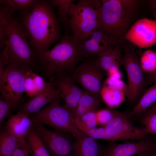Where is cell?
Here are the masks:
<instances>
[{
	"instance_id": "cell-1",
	"label": "cell",
	"mask_w": 156,
	"mask_h": 156,
	"mask_svg": "<svg viewBox=\"0 0 156 156\" xmlns=\"http://www.w3.org/2000/svg\"><path fill=\"white\" fill-rule=\"evenodd\" d=\"M54 7L49 1L38 0L31 10L21 13V23L29 45L38 55L60 39V30Z\"/></svg>"
},
{
	"instance_id": "cell-2",
	"label": "cell",
	"mask_w": 156,
	"mask_h": 156,
	"mask_svg": "<svg viewBox=\"0 0 156 156\" xmlns=\"http://www.w3.org/2000/svg\"><path fill=\"white\" fill-rule=\"evenodd\" d=\"M12 14L5 5L1 4L0 20L5 25L8 40L0 60L5 66L11 65L26 70H34L39 67L38 55L31 47L23 25L13 18Z\"/></svg>"
},
{
	"instance_id": "cell-3",
	"label": "cell",
	"mask_w": 156,
	"mask_h": 156,
	"mask_svg": "<svg viewBox=\"0 0 156 156\" xmlns=\"http://www.w3.org/2000/svg\"><path fill=\"white\" fill-rule=\"evenodd\" d=\"M38 57L39 67L50 79L57 73L69 75L86 58L79 39L68 34L53 48Z\"/></svg>"
},
{
	"instance_id": "cell-4",
	"label": "cell",
	"mask_w": 156,
	"mask_h": 156,
	"mask_svg": "<svg viewBox=\"0 0 156 156\" xmlns=\"http://www.w3.org/2000/svg\"><path fill=\"white\" fill-rule=\"evenodd\" d=\"M60 101L58 95L47 105L30 117L34 123L47 125L56 131L69 133L74 138L80 130L76 125L72 112Z\"/></svg>"
},
{
	"instance_id": "cell-5",
	"label": "cell",
	"mask_w": 156,
	"mask_h": 156,
	"mask_svg": "<svg viewBox=\"0 0 156 156\" xmlns=\"http://www.w3.org/2000/svg\"><path fill=\"white\" fill-rule=\"evenodd\" d=\"M101 1L80 0L71 7L68 28L79 39L98 29L99 10Z\"/></svg>"
},
{
	"instance_id": "cell-6",
	"label": "cell",
	"mask_w": 156,
	"mask_h": 156,
	"mask_svg": "<svg viewBox=\"0 0 156 156\" xmlns=\"http://www.w3.org/2000/svg\"><path fill=\"white\" fill-rule=\"evenodd\" d=\"M99 10V27L107 36L120 41L130 20L120 0H102Z\"/></svg>"
},
{
	"instance_id": "cell-7",
	"label": "cell",
	"mask_w": 156,
	"mask_h": 156,
	"mask_svg": "<svg viewBox=\"0 0 156 156\" xmlns=\"http://www.w3.org/2000/svg\"><path fill=\"white\" fill-rule=\"evenodd\" d=\"M104 73L96 60L88 59L78 64L69 75L77 85L99 98Z\"/></svg>"
},
{
	"instance_id": "cell-8",
	"label": "cell",
	"mask_w": 156,
	"mask_h": 156,
	"mask_svg": "<svg viewBox=\"0 0 156 156\" xmlns=\"http://www.w3.org/2000/svg\"><path fill=\"white\" fill-rule=\"evenodd\" d=\"M104 127L111 142L124 140H141L148 138L149 134L144 126L133 125L127 115L115 110L112 119Z\"/></svg>"
},
{
	"instance_id": "cell-9",
	"label": "cell",
	"mask_w": 156,
	"mask_h": 156,
	"mask_svg": "<svg viewBox=\"0 0 156 156\" xmlns=\"http://www.w3.org/2000/svg\"><path fill=\"white\" fill-rule=\"evenodd\" d=\"M27 71L9 65L5 66L4 72L0 74L1 96L16 105L24 100L23 94Z\"/></svg>"
},
{
	"instance_id": "cell-10",
	"label": "cell",
	"mask_w": 156,
	"mask_h": 156,
	"mask_svg": "<svg viewBox=\"0 0 156 156\" xmlns=\"http://www.w3.org/2000/svg\"><path fill=\"white\" fill-rule=\"evenodd\" d=\"M125 53L120 64L124 68L127 74L129 88L128 101H134L138 98L145 84L144 70L140 59L127 47H124Z\"/></svg>"
},
{
	"instance_id": "cell-11",
	"label": "cell",
	"mask_w": 156,
	"mask_h": 156,
	"mask_svg": "<svg viewBox=\"0 0 156 156\" xmlns=\"http://www.w3.org/2000/svg\"><path fill=\"white\" fill-rule=\"evenodd\" d=\"M34 123L51 156H72L74 140L69 133L52 131L42 124Z\"/></svg>"
},
{
	"instance_id": "cell-12",
	"label": "cell",
	"mask_w": 156,
	"mask_h": 156,
	"mask_svg": "<svg viewBox=\"0 0 156 156\" xmlns=\"http://www.w3.org/2000/svg\"><path fill=\"white\" fill-rule=\"evenodd\" d=\"M124 39L141 48L156 44V21L144 18L136 22Z\"/></svg>"
},
{
	"instance_id": "cell-13",
	"label": "cell",
	"mask_w": 156,
	"mask_h": 156,
	"mask_svg": "<svg viewBox=\"0 0 156 156\" xmlns=\"http://www.w3.org/2000/svg\"><path fill=\"white\" fill-rule=\"evenodd\" d=\"M50 79L59 96L64 104L73 113L85 90L78 86L70 75L65 73L55 74Z\"/></svg>"
},
{
	"instance_id": "cell-14",
	"label": "cell",
	"mask_w": 156,
	"mask_h": 156,
	"mask_svg": "<svg viewBox=\"0 0 156 156\" xmlns=\"http://www.w3.org/2000/svg\"><path fill=\"white\" fill-rule=\"evenodd\" d=\"M79 40L87 58L99 57L106 50L120 41L107 36L98 29Z\"/></svg>"
},
{
	"instance_id": "cell-15",
	"label": "cell",
	"mask_w": 156,
	"mask_h": 156,
	"mask_svg": "<svg viewBox=\"0 0 156 156\" xmlns=\"http://www.w3.org/2000/svg\"><path fill=\"white\" fill-rule=\"evenodd\" d=\"M156 149V142L145 139L122 143L112 142L105 148L102 156H136Z\"/></svg>"
},
{
	"instance_id": "cell-16",
	"label": "cell",
	"mask_w": 156,
	"mask_h": 156,
	"mask_svg": "<svg viewBox=\"0 0 156 156\" xmlns=\"http://www.w3.org/2000/svg\"><path fill=\"white\" fill-rule=\"evenodd\" d=\"M74 139L72 156H102L105 148L84 132L80 130Z\"/></svg>"
},
{
	"instance_id": "cell-17",
	"label": "cell",
	"mask_w": 156,
	"mask_h": 156,
	"mask_svg": "<svg viewBox=\"0 0 156 156\" xmlns=\"http://www.w3.org/2000/svg\"><path fill=\"white\" fill-rule=\"evenodd\" d=\"M58 96L51 79L45 90L34 97L22 107L21 111L29 116L39 111Z\"/></svg>"
},
{
	"instance_id": "cell-18",
	"label": "cell",
	"mask_w": 156,
	"mask_h": 156,
	"mask_svg": "<svg viewBox=\"0 0 156 156\" xmlns=\"http://www.w3.org/2000/svg\"><path fill=\"white\" fill-rule=\"evenodd\" d=\"M34 125L30 116L20 111L10 117L5 130L20 140L24 141Z\"/></svg>"
},
{
	"instance_id": "cell-19",
	"label": "cell",
	"mask_w": 156,
	"mask_h": 156,
	"mask_svg": "<svg viewBox=\"0 0 156 156\" xmlns=\"http://www.w3.org/2000/svg\"><path fill=\"white\" fill-rule=\"evenodd\" d=\"M119 43L106 50L96 60L98 66L105 73L108 74L120 70L122 57Z\"/></svg>"
},
{
	"instance_id": "cell-20",
	"label": "cell",
	"mask_w": 156,
	"mask_h": 156,
	"mask_svg": "<svg viewBox=\"0 0 156 156\" xmlns=\"http://www.w3.org/2000/svg\"><path fill=\"white\" fill-rule=\"evenodd\" d=\"M48 83L33 70H28L25 75L24 92L27 96L32 99L44 91Z\"/></svg>"
},
{
	"instance_id": "cell-21",
	"label": "cell",
	"mask_w": 156,
	"mask_h": 156,
	"mask_svg": "<svg viewBox=\"0 0 156 156\" xmlns=\"http://www.w3.org/2000/svg\"><path fill=\"white\" fill-rule=\"evenodd\" d=\"M100 106L99 98L85 90L73 113L74 118L91 111H97Z\"/></svg>"
},
{
	"instance_id": "cell-22",
	"label": "cell",
	"mask_w": 156,
	"mask_h": 156,
	"mask_svg": "<svg viewBox=\"0 0 156 156\" xmlns=\"http://www.w3.org/2000/svg\"><path fill=\"white\" fill-rule=\"evenodd\" d=\"M155 103H156V80L127 116L129 118L141 116Z\"/></svg>"
},
{
	"instance_id": "cell-23",
	"label": "cell",
	"mask_w": 156,
	"mask_h": 156,
	"mask_svg": "<svg viewBox=\"0 0 156 156\" xmlns=\"http://www.w3.org/2000/svg\"><path fill=\"white\" fill-rule=\"evenodd\" d=\"M21 141L5 130L0 134V156H11Z\"/></svg>"
},
{
	"instance_id": "cell-24",
	"label": "cell",
	"mask_w": 156,
	"mask_h": 156,
	"mask_svg": "<svg viewBox=\"0 0 156 156\" xmlns=\"http://www.w3.org/2000/svg\"><path fill=\"white\" fill-rule=\"evenodd\" d=\"M26 138L34 156H51L34 126L31 128Z\"/></svg>"
},
{
	"instance_id": "cell-25",
	"label": "cell",
	"mask_w": 156,
	"mask_h": 156,
	"mask_svg": "<svg viewBox=\"0 0 156 156\" xmlns=\"http://www.w3.org/2000/svg\"><path fill=\"white\" fill-rule=\"evenodd\" d=\"M49 1L53 6L56 7L57 18L65 28H68L69 13L72 6L75 3L73 0H52Z\"/></svg>"
},
{
	"instance_id": "cell-26",
	"label": "cell",
	"mask_w": 156,
	"mask_h": 156,
	"mask_svg": "<svg viewBox=\"0 0 156 156\" xmlns=\"http://www.w3.org/2000/svg\"><path fill=\"white\" fill-rule=\"evenodd\" d=\"M125 94L122 92L105 86L102 88L101 96L105 103L110 107H118L124 101Z\"/></svg>"
},
{
	"instance_id": "cell-27",
	"label": "cell",
	"mask_w": 156,
	"mask_h": 156,
	"mask_svg": "<svg viewBox=\"0 0 156 156\" xmlns=\"http://www.w3.org/2000/svg\"><path fill=\"white\" fill-rule=\"evenodd\" d=\"M38 0H1L0 4H4L13 13L29 11L36 4Z\"/></svg>"
},
{
	"instance_id": "cell-28",
	"label": "cell",
	"mask_w": 156,
	"mask_h": 156,
	"mask_svg": "<svg viewBox=\"0 0 156 156\" xmlns=\"http://www.w3.org/2000/svg\"><path fill=\"white\" fill-rule=\"evenodd\" d=\"M76 125L80 131L96 127L98 125L96 116V111L86 113L81 116L74 118Z\"/></svg>"
},
{
	"instance_id": "cell-29",
	"label": "cell",
	"mask_w": 156,
	"mask_h": 156,
	"mask_svg": "<svg viewBox=\"0 0 156 156\" xmlns=\"http://www.w3.org/2000/svg\"><path fill=\"white\" fill-rule=\"evenodd\" d=\"M140 121L149 134L156 136V113L142 116Z\"/></svg>"
},
{
	"instance_id": "cell-30",
	"label": "cell",
	"mask_w": 156,
	"mask_h": 156,
	"mask_svg": "<svg viewBox=\"0 0 156 156\" xmlns=\"http://www.w3.org/2000/svg\"><path fill=\"white\" fill-rule=\"evenodd\" d=\"M140 60L144 70H148L149 68L155 69L156 67V53L151 51L147 50L143 54Z\"/></svg>"
},
{
	"instance_id": "cell-31",
	"label": "cell",
	"mask_w": 156,
	"mask_h": 156,
	"mask_svg": "<svg viewBox=\"0 0 156 156\" xmlns=\"http://www.w3.org/2000/svg\"><path fill=\"white\" fill-rule=\"evenodd\" d=\"M105 86L120 91L127 97L128 96V86L126 85L120 79L109 77L106 81Z\"/></svg>"
},
{
	"instance_id": "cell-32",
	"label": "cell",
	"mask_w": 156,
	"mask_h": 156,
	"mask_svg": "<svg viewBox=\"0 0 156 156\" xmlns=\"http://www.w3.org/2000/svg\"><path fill=\"white\" fill-rule=\"evenodd\" d=\"M114 110L108 109L99 110L96 111V116L98 125L105 126L111 120Z\"/></svg>"
},
{
	"instance_id": "cell-33",
	"label": "cell",
	"mask_w": 156,
	"mask_h": 156,
	"mask_svg": "<svg viewBox=\"0 0 156 156\" xmlns=\"http://www.w3.org/2000/svg\"><path fill=\"white\" fill-rule=\"evenodd\" d=\"M82 131L95 140L101 139L111 141V138L107 134L104 126L88 129Z\"/></svg>"
},
{
	"instance_id": "cell-34",
	"label": "cell",
	"mask_w": 156,
	"mask_h": 156,
	"mask_svg": "<svg viewBox=\"0 0 156 156\" xmlns=\"http://www.w3.org/2000/svg\"><path fill=\"white\" fill-rule=\"evenodd\" d=\"M16 106L8 100L0 95V123L2 122L9 113L11 109Z\"/></svg>"
},
{
	"instance_id": "cell-35",
	"label": "cell",
	"mask_w": 156,
	"mask_h": 156,
	"mask_svg": "<svg viewBox=\"0 0 156 156\" xmlns=\"http://www.w3.org/2000/svg\"><path fill=\"white\" fill-rule=\"evenodd\" d=\"M122 5L130 20L138 1L133 0H120Z\"/></svg>"
},
{
	"instance_id": "cell-36",
	"label": "cell",
	"mask_w": 156,
	"mask_h": 156,
	"mask_svg": "<svg viewBox=\"0 0 156 156\" xmlns=\"http://www.w3.org/2000/svg\"><path fill=\"white\" fill-rule=\"evenodd\" d=\"M32 152L26 140L22 142L14 152L11 156H33Z\"/></svg>"
},
{
	"instance_id": "cell-37",
	"label": "cell",
	"mask_w": 156,
	"mask_h": 156,
	"mask_svg": "<svg viewBox=\"0 0 156 156\" xmlns=\"http://www.w3.org/2000/svg\"><path fill=\"white\" fill-rule=\"evenodd\" d=\"M8 40L6 30L3 22L0 20V48H3L6 46Z\"/></svg>"
},
{
	"instance_id": "cell-38",
	"label": "cell",
	"mask_w": 156,
	"mask_h": 156,
	"mask_svg": "<svg viewBox=\"0 0 156 156\" xmlns=\"http://www.w3.org/2000/svg\"><path fill=\"white\" fill-rule=\"evenodd\" d=\"M150 4L154 20L156 21V0L150 1Z\"/></svg>"
},
{
	"instance_id": "cell-39",
	"label": "cell",
	"mask_w": 156,
	"mask_h": 156,
	"mask_svg": "<svg viewBox=\"0 0 156 156\" xmlns=\"http://www.w3.org/2000/svg\"><path fill=\"white\" fill-rule=\"evenodd\" d=\"M151 113H156V103L142 116Z\"/></svg>"
},
{
	"instance_id": "cell-40",
	"label": "cell",
	"mask_w": 156,
	"mask_h": 156,
	"mask_svg": "<svg viewBox=\"0 0 156 156\" xmlns=\"http://www.w3.org/2000/svg\"><path fill=\"white\" fill-rule=\"evenodd\" d=\"M150 80L151 81H153L154 82L156 80V67L151 73Z\"/></svg>"
},
{
	"instance_id": "cell-41",
	"label": "cell",
	"mask_w": 156,
	"mask_h": 156,
	"mask_svg": "<svg viewBox=\"0 0 156 156\" xmlns=\"http://www.w3.org/2000/svg\"><path fill=\"white\" fill-rule=\"evenodd\" d=\"M154 150H150L144 153L136 156H149L150 154Z\"/></svg>"
},
{
	"instance_id": "cell-42",
	"label": "cell",
	"mask_w": 156,
	"mask_h": 156,
	"mask_svg": "<svg viewBox=\"0 0 156 156\" xmlns=\"http://www.w3.org/2000/svg\"><path fill=\"white\" fill-rule=\"evenodd\" d=\"M149 156H156V149L150 154Z\"/></svg>"
},
{
	"instance_id": "cell-43",
	"label": "cell",
	"mask_w": 156,
	"mask_h": 156,
	"mask_svg": "<svg viewBox=\"0 0 156 156\" xmlns=\"http://www.w3.org/2000/svg\"></svg>"
}]
</instances>
